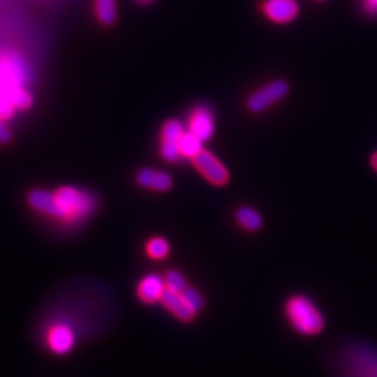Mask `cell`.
<instances>
[{
  "mask_svg": "<svg viewBox=\"0 0 377 377\" xmlns=\"http://www.w3.org/2000/svg\"><path fill=\"white\" fill-rule=\"evenodd\" d=\"M161 304L170 315H173L180 322H192L198 315L191 306H188L182 292H173L166 290L161 299Z\"/></svg>",
  "mask_w": 377,
  "mask_h": 377,
  "instance_id": "11",
  "label": "cell"
},
{
  "mask_svg": "<svg viewBox=\"0 0 377 377\" xmlns=\"http://www.w3.org/2000/svg\"><path fill=\"white\" fill-rule=\"evenodd\" d=\"M182 295H183V298L186 299V302L188 304V306H191L196 313H198L199 310L203 309V306H204V299H203L202 294H200L198 290L191 288V287H186V288L182 291Z\"/></svg>",
  "mask_w": 377,
  "mask_h": 377,
  "instance_id": "19",
  "label": "cell"
},
{
  "mask_svg": "<svg viewBox=\"0 0 377 377\" xmlns=\"http://www.w3.org/2000/svg\"><path fill=\"white\" fill-rule=\"evenodd\" d=\"M28 203L35 211L55 218V202L53 193L46 191H33L28 195Z\"/></svg>",
  "mask_w": 377,
  "mask_h": 377,
  "instance_id": "12",
  "label": "cell"
},
{
  "mask_svg": "<svg viewBox=\"0 0 377 377\" xmlns=\"http://www.w3.org/2000/svg\"><path fill=\"white\" fill-rule=\"evenodd\" d=\"M136 2L140 3V5H151L154 0H136Z\"/></svg>",
  "mask_w": 377,
  "mask_h": 377,
  "instance_id": "23",
  "label": "cell"
},
{
  "mask_svg": "<svg viewBox=\"0 0 377 377\" xmlns=\"http://www.w3.org/2000/svg\"><path fill=\"white\" fill-rule=\"evenodd\" d=\"M166 291L164 277L158 274H148L143 277L137 284V298L146 305H154L161 302Z\"/></svg>",
  "mask_w": 377,
  "mask_h": 377,
  "instance_id": "9",
  "label": "cell"
},
{
  "mask_svg": "<svg viewBox=\"0 0 377 377\" xmlns=\"http://www.w3.org/2000/svg\"><path fill=\"white\" fill-rule=\"evenodd\" d=\"M238 224L246 231H257L263 225V218L260 213H257L252 207H240L236 211Z\"/></svg>",
  "mask_w": 377,
  "mask_h": 377,
  "instance_id": "14",
  "label": "cell"
},
{
  "mask_svg": "<svg viewBox=\"0 0 377 377\" xmlns=\"http://www.w3.org/2000/svg\"><path fill=\"white\" fill-rule=\"evenodd\" d=\"M136 182L139 186L159 193L168 192L173 184V179L169 173L151 168L140 169L136 175Z\"/></svg>",
  "mask_w": 377,
  "mask_h": 377,
  "instance_id": "10",
  "label": "cell"
},
{
  "mask_svg": "<svg viewBox=\"0 0 377 377\" xmlns=\"http://www.w3.org/2000/svg\"><path fill=\"white\" fill-rule=\"evenodd\" d=\"M164 281H165V287H166L168 291L182 292L187 287V282H186L184 275L180 274L179 271H176V270L168 271L165 274V277H164Z\"/></svg>",
  "mask_w": 377,
  "mask_h": 377,
  "instance_id": "18",
  "label": "cell"
},
{
  "mask_svg": "<svg viewBox=\"0 0 377 377\" xmlns=\"http://www.w3.org/2000/svg\"><path fill=\"white\" fill-rule=\"evenodd\" d=\"M161 155L168 162H176L179 158H182L179 143H169V141H161Z\"/></svg>",
  "mask_w": 377,
  "mask_h": 377,
  "instance_id": "20",
  "label": "cell"
},
{
  "mask_svg": "<svg viewBox=\"0 0 377 377\" xmlns=\"http://www.w3.org/2000/svg\"><path fill=\"white\" fill-rule=\"evenodd\" d=\"M188 132L199 137L203 143L209 141L216 132L214 114L209 107H198L188 118Z\"/></svg>",
  "mask_w": 377,
  "mask_h": 377,
  "instance_id": "8",
  "label": "cell"
},
{
  "mask_svg": "<svg viewBox=\"0 0 377 377\" xmlns=\"http://www.w3.org/2000/svg\"><path fill=\"white\" fill-rule=\"evenodd\" d=\"M55 218L66 224L85 221L97 207L96 196L76 186H62L53 192Z\"/></svg>",
  "mask_w": 377,
  "mask_h": 377,
  "instance_id": "1",
  "label": "cell"
},
{
  "mask_svg": "<svg viewBox=\"0 0 377 377\" xmlns=\"http://www.w3.org/2000/svg\"><path fill=\"white\" fill-rule=\"evenodd\" d=\"M170 246L165 238L154 236L146 245V253L152 260H164L169 254Z\"/></svg>",
  "mask_w": 377,
  "mask_h": 377,
  "instance_id": "16",
  "label": "cell"
},
{
  "mask_svg": "<svg viewBox=\"0 0 377 377\" xmlns=\"http://www.w3.org/2000/svg\"><path fill=\"white\" fill-rule=\"evenodd\" d=\"M344 377H377V351L363 344H352L340 358Z\"/></svg>",
  "mask_w": 377,
  "mask_h": 377,
  "instance_id": "3",
  "label": "cell"
},
{
  "mask_svg": "<svg viewBox=\"0 0 377 377\" xmlns=\"http://www.w3.org/2000/svg\"><path fill=\"white\" fill-rule=\"evenodd\" d=\"M363 9L369 15H377V0H363Z\"/></svg>",
  "mask_w": 377,
  "mask_h": 377,
  "instance_id": "21",
  "label": "cell"
},
{
  "mask_svg": "<svg viewBox=\"0 0 377 377\" xmlns=\"http://www.w3.org/2000/svg\"><path fill=\"white\" fill-rule=\"evenodd\" d=\"M183 133H184L183 125L176 119H169L164 123V126L161 129V141L179 143Z\"/></svg>",
  "mask_w": 377,
  "mask_h": 377,
  "instance_id": "17",
  "label": "cell"
},
{
  "mask_svg": "<svg viewBox=\"0 0 377 377\" xmlns=\"http://www.w3.org/2000/svg\"><path fill=\"white\" fill-rule=\"evenodd\" d=\"M96 15L101 24L112 26L116 21V0H96Z\"/></svg>",
  "mask_w": 377,
  "mask_h": 377,
  "instance_id": "15",
  "label": "cell"
},
{
  "mask_svg": "<svg viewBox=\"0 0 377 377\" xmlns=\"http://www.w3.org/2000/svg\"><path fill=\"white\" fill-rule=\"evenodd\" d=\"M261 9L264 16L277 24H288L299 15L297 0H264Z\"/></svg>",
  "mask_w": 377,
  "mask_h": 377,
  "instance_id": "7",
  "label": "cell"
},
{
  "mask_svg": "<svg viewBox=\"0 0 377 377\" xmlns=\"http://www.w3.org/2000/svg\"><path fill=\"white\" fill-rule=\"evenodd\" d=\"M286 315L292 328L302 335H317L324 328V317L305 295H295L286 305Z\"/></svg>",
  "mask_w": 377,
  "mask_h": 377,
  "instance_id": "2",
  "label": "cell"
},
{
  "mask_svg": "<svg viewBox=\"0 0 377 377\" xmlns=\"http://www.w3.org/2000/svg\"><path fill=\"white\" fill-rule=\"evenodd\" d=\"M179 150L182 157L193 159L203 150V141L187 130L179 140Z\"/></svg>",
  "mask_w": 377,
  "mask_h": 377,
  "instance_id": "13",
  "label": "cell"
},
{
  "mask_svg": "<svg viewBox=\"0 0 377 377\" xmlns=\"http://www.w3.org/2000/svg\"><path fill=\"white\" fill-rule=\"evenodd\" d=\"M78 340L80 338L76 330L62 320L51 323L45 328L42 338L45 348L56 356H64L70 353L76 348Z\"/></svg>",
  "mask_w": 377,
  "mask_h": 377,
  "instance_id": "4",
  "label": "cell"
},
{
  "mask_svg": "<svg viewBox=\"0 0 377 377\" xmlns=\"http://www.w3.org/2000/svg\"><path fill=\"white\" fill-rule=\"evenodd\" d=\"M196 169L213 184L224 186L229 180V172L227 166L211 151L202 150L193 159Z\"/></svg>",
  "mask_w": 377,
  "mask_h": 377,
  "instance_id": "6",
  "label": "cell"
},
{
  "mask_svg": "<svg viewBox=\"0 0 377 377\" xmlns=\"http://www.w3.org/2000/svg\"><path fill=\"white\" fill-rule=\"evenodd\" d=\"M288 91L290 87L287 81L284 80L271 81L267 85L257 89L254 94H252L247 100V108L254 114L263 112L284 98Z\"/></svg>",
  "mask_w": 377,
  "mask_h": 377,
  "instance_id": "5",
  "label": "cell"
},
{
  "mask_svg": "<svg viewBox=\"0 0 377 377\" xmlns=\"http://www.w3.org/2000/svg\"><path fill=\"white\" fill-rule=\"evenodd\" d=\"M370 164H371L373 169L377 172V152H374V154L371 155V158H370Z\"/></svg>",
  "mask_w": 377,
  "mask_h": 377,
  "instance_id": "22",
  "label": "cell"
}]
</instances>
